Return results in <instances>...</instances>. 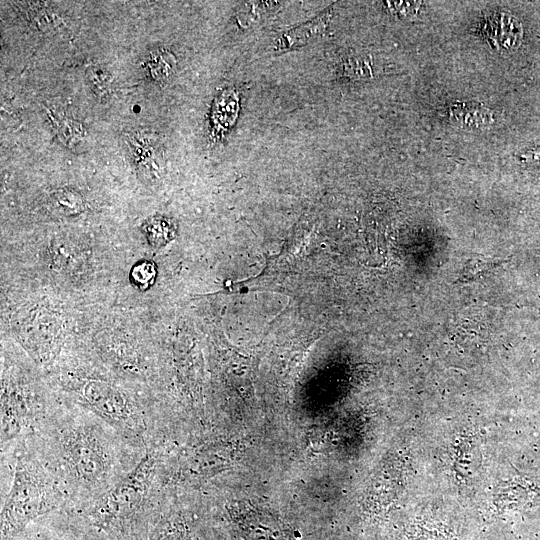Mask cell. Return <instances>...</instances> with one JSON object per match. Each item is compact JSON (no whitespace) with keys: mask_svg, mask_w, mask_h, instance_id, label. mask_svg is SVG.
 I'll return each instance as SVG.
<instances>
[{"mask_svg":"<svg viewBox=\"0 0 540 540\" xmlns=\"http://www.w3.org/2000/svg\"><path fill=\"white\" fill-rule=\"evenodd\" d=\"M25 438L65 495L64 509L81 514L103 499L145 454L97 416L67 401L56 402Z\"/></svg>","mask_w":540,"mask_h":540,"instance_id":"6da1fadb","label":"cell"},{"mask_svg":"<svg viewBox=\"0 0 540 540\" xmlns=\"http://www.w3.org/2000/svg\"><path fill=\"white\" fill-rule=\"evenodd\" d=\"M11 462V484L1 509V540H11L33 520L64 509L59 485L22 438L1 450Z\"/></svg>","mask_w":540,"mask_h":540,"instance_id":"7a4b0ae2","label":"cell"},{"mask_svg":"<svg viewBox=\"0 0 540 540\" xmlns=\"http://www.w3.org/2000/svg\"><path fill=\"white\" fill-rule=\"evenodd\" d=\"M171 491L160 452L153 447L85 515L99 526L122 532L141 519L153 518Z\"/></svg>","mask_w":540,"mask_h":540,"instance_id":"3957f363","label":"cell"},{"mask_svg":"<svg viewBox=\"0 0 540 540\" xmlns=\"http://www.w3.org/2000/svg\"><path fill=\"white\" fill-rule=\"evenodd\" d=\"M230 514L249 540H292L286 525L269 512L239 506L233 507Z\"/></svg>","mask_w":540,"mask_h":540,"instance_id":"277c9868","label":"cell"},{"mask_svg":"<svg viewBox=\"0 0 540 540\" xmlns=\"http://www.w3.org/2000/svg\"><path fill=\"white\" fill-rule=\"evenodd\" d=\"M330 17V11H325L311 21L287 31L277 40L276 49L284 50L305 44L326 29Z\"/></svg>","mask_w":540,"mask_h":540,"instance_id":"5b68a950","label":"cell"},{"mask_svg":"<svg viewBox=\"0 0 540 540\" xmlns=\"http://www.w3.org/2000/svg\"><path fill=\"white\" fill-rule=\"evenodd\" d=\"M165 501L154 517V529L148 540H192L189 529L180 515L165 513Z\"/></svg>","mask_w":540,"mask_h":540,"instance_id":"8992f818","label":"cell"},{"mask_svg":"<svg viewBox=\"0 0 540 540\" xmlns=\"http://www.w3.org/2000/svg\"><path fill=\"white\" fill-rule=\"evenodd\" d=\"M239 100L236 91L224 90L215 100L212 110V122L219 133L230 129L238 115Z\"/></svg>","mask_w":540,"mask_h":540,"instance_id":"52a82bcc","label":"cell"},{"mask_svg":"<svg viewBox=\"0 0 540 540\" xmlns=\"http://www.w3.org/2000/svg\"><path fill=\"white\" fill-rule=\"evenodd\" d=\"M146 67L151 78L157 81H165L173 75L176 68V59L167 50H157L148 57Z\"/></svg>","mask_w":540,"mask_h":540,"instance_id":"ba28073f","label":"cell"},{"mask_svg":"<svg viewBox=\"0 0 540 540\" xmlns=\"http://www.w3.org/2000/svg\"><path fill=\"white\" fill-rule=\"evenodd\" d=\"M51 122H53L60 139L67 146H77L83 141L86 135L85 128L81 123L67 117H59L57 115H50Z\"/></svg>","mask_w":540,"mask_h":540,"instance_id":"9c48e42d","label":"cell"},{"mask_svg":"<svg viewBox=\"0 0 540 540\" xmlns=\"http://www.w3.org/2000/svg\"><path fill=\"white\" fill-rule=\"evenodd\" d=\"M50 204L59 213L65 215L76 214L84 209V200L81 195L69 189L59 190L53 193L50 198Z\"/></svg>","mask_w":540,"mask_h":540,"instance_id":"30bf717a","label":"cell"},{"mask_svg":"<svg viewBox=\"0 0 540 540\" xmlns=\"http://www.w3.org/2000/svg\"><path fill=\"white\" fill-rule=\"evenodd\" d=\"M145 234L149 243L161 247L169 242L174 235L172 223L165 218H153L145 225Z\"/></svg>","mask_w":540,"mask_h":540,"instance_id":"8fae6325","label":"cell"},{"mask_svg":"<svg viewBox=\"0 0 540 540\" xmlns=\"http://www.w3.org/2000/svg\"><path fill=\"white\" fill-rule=\"evenodd\" d=\"M156 275V266L150 260L137 262L130 273L132 283L142 290L147 289L154 283Z\"/></svg>","mask_w":540,"mask_h":540,"instance_id":"7c38bea8","label":"cell"},{"mask_svg":"<svg viewBox=\"0 0 540 540\" xmlns=\"http://www.w3.org/2000/svg\"><path fill=\"white\" fill-rule=\"evenodd\" d=\"M87 77L91 83L92 89L99 97L107 95L110 91V74L99 66H91L87 70Z\"/></svg>","mask_w":540,"mask_h":540,"instance_id":"4fadbf2b","label":"cell"},{"mask_svg":"<svg viewBox=\"0 0 540 540\" xmlns=\"http://www.w3.org/2000/svg\"><path fill=\"white\" fill-rule=\"evenodd\" d=\"M268 2H250L245 3L243 9L240 10L239 15L237 16L238 21L241 25H251L252 23L258 21L262 15V9L270 6Z\"/></svg>","mask_w":540,"mask_h":540,"instance_id":"5bb4252c","label":"cell"}]
</instances>
